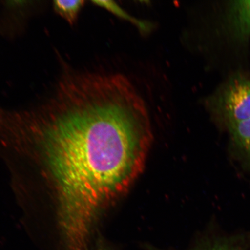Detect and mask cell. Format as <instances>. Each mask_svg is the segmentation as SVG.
Returning <instances> with one entry per match:
<instances>
[{
	"label": "cell",
	"instance_id": "3957f363",
	"mask_svg": "<svg viewBox=\"0 0 250 250\" xmlns=\"http://www.w3.org/2000/svg\"><path fill=\"white\" fill-rule=\"evenodd\" d=\"M230 18L236 36L240 39H248L250 36V0L233 1Z\"/></svg>",
	"mask_w": 250,
	"mask_h": 250
},
{
	"label": "cell",
	"instance_id": "6da1fadb",
	"mask_svg": "<svg viewBox=\"0 0 250 250\" xmlns=\"http://www.w3.org/2000/svg\"><path fill=\"white\" fill-rule=\"evenodd\" d=\"M51 88L21 109L20 124L43 144L58 190L62 245L81 250L100 206L124 191L142 167L148 109L121 74L69 65Z\"/></svg>",
	"mask_w": 250,
	"mask_h": 250
},
{
	"label": "cell",
	"instance_id": "277c9868",
	"mask_svg": "<svg viewBox=\"0 0 250 250\" xmlns=\"http://www.w3.org/2000/svg\"><path fill=\"white\" fill-rule=\"evenodd\" d=\"M85 4L83 0L76 1H54L53 2V8L56 13L70 25L77 22L81 10Z\"/></svg>",
	"mask_w": 250,
	"mask_h": 250
},
{
	"label": "cell",
	"instance_id": "5b68a950",
	"mask_svg": "<svg viewBox=\"0 0 250 250\" xmlns=\"http://www.w3.org/2000/svg\"><path fill=\"white\" fill-rule=\"evenodd\" d=\"M94 4L99 6L103 8H104L111 13L118 16V17L123 18L124 20L128 21H130L137 27L139 28L140 31L143 33H148L152 29V24L148 21H143L138 20V19L134 18L120 6L117 5L116 3L112 1H92Z\"/></svg>",
	"mask_w": 250,
	"mask_h": 250
},
{
	"label": "cell",
	"instance_id": "8992f818",
	"mask_svg": "<svg viewBox=\"0 0 250 250\" xmlns=\"http://www.w3.org/2000/svg\"><path fill=\"white\" fill-rule=\"evenodd\" d=\"M228 126L236 145L250 158V118L229 123Z\"/></svg>",
	"mask_w": 250,
	"mask_h": 250
},
{
	"label": "cell",
	"instance_id": "52a82bcc",
	"mask_svg": "<svg viewBox=\"0 0 250 250\" xmlns=\"http://www.w3.org/2000/svg\"><path fill=\"white\" fill-rule=\"evenodd\" d=\"M248 246L245 237H230L214 240L192 250H247Z\"/></svg>",
	"mask_w": 250,
	"mask_h": 250
},
{
	"label": "cell",
	"instance_id": "7a4b0ae2",
	"mask_svg": "<svg viewBox=\"0 0 250 250\" xmlns=\"http://www.w3.org/2000/svg\"><path fill=\"white\" fill-rule=\"evenodd\" d=\"M220 104L228 124L250 118V81L234 78L225 89Z\"/></svg>",
	"mask_w": 250,
	"mask_h": 250
}]
</instances>
